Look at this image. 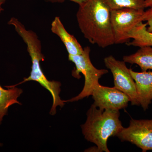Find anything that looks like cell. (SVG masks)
<instances>
[{
  "instance_id": "obj_1",
  "label": "cell",
  "mask_w": 152,
  "mask_h": 152,
  "mask_svg": "<svg viewBox=\"0 0 152 152\" xmlns=\"http://www.w3.org/2000/svg\"><path fill=\"white\" fill-rule=\"evenodd\" d=\"M76 16L81 31L91 43L103 48L115 44L111 11L104 0H87L79 5Z\"/></svg>"
},
{
  "instance_id": "obj_2",
  "label": "cell",
  "mask_w": 152,
  "mask_h": 152,
  "mask_svg": "<svg viewBox=\"0 0 152 152\" xmlns=\"http://www.w3.org/2000/svg\"><path fill=\"white\" fill-rule=\"evenodd\" d=\"M87 115L86 123L81 126L85 138L95 144L98 151L110 152L107 147L109 138L116 137L124 128L119 119V110H102L93 104Z\"/></svg>"
},
{
  "instance_id": "obj_3",
  "label": "cell",
  "mask_w": 152,
  "mask_h": 152,
  "mask_svg": "<svg viewBox=\"0 0 152 152\" xmlns=\"http://www.w3.org/2000/svg\"><path fill=\"white\" fill-rule=\"evenodd\" d=\"M22 39L27 46L28 53L29 54L32 61L31 71L30 76L24 78L23 81L18 84L6 88L15 87L25 82L34 81L37 82L42 86L46 89L50 93L53 99V104L50 114L54 115L56 112L57 106L62 107L64 105L66 101L62 100L60 98L61 83L56 81H50L44 75L41 67L40 62L43 61L45 57L42 53L41 41L34 32L32 31H27L21 36Z\"/></svg>"
},
{
  "instance_id": "obj_4",
  "label": "cell",
  "mask_w": 152,
  "mask_h": 152,
  "mask_svg": "<svg viewBox=\"0 0 152 152\" xmlns=\"http://www.w3.org/2000/svg\"><path fill=\"white\" fill-rule=\"evenodd\" d=\"M90 52L89 47H86L83 48V51L81 54L68 56L69 61L73 63L75 66L72 72V75L79 79L81 77L80 74H83L84 76L85 84L78 95L66 100V102H76L91 96L95 87L99 84V80L104 75L108 73L107 70L99 69L93 65L90 59Z\"/></svg>"
},
{
  "instance_id": "obj_5",
  "label": "cell",
  "mask_w": 152,
  "mask_h": 152,
  "mask_svg": "<svg viewBox=\"0 0 152 152\" xmlns=\"http://www.w3.org/2000/svg\"><path fill=\"white\" fill-rule=\"evenodd\" d=\"M144 10L124 8L111 11V21L115 44L128 43L129 35L143 22Z\"/></svg>"
},
{
  "instance_id": "obj_6",
  "label": "cell",
  "mask_w": 152,
  "mask_h": 152,
  "mask_svg": "<svg viewBox=\"0 0 152 152\" xmlns=\"http://www.w3.org/2000/svg\"><path fill=\"white\" fill-rule=\"evenodd\" d=\"M106 66L110 69L113 77L114 87L129 97L132 105H140L135 83L124 61L117 60L113 56L104 59Z\"/></svg>"
},
{
  "instance_id": "obj_7",
  "label": "cell",
  "mask_w": 152,
  "mask_h": 152,
  "mask_svg": "<svg viewBox=\"0 0 152 152\" xmlns=\"http://www.w3.org/2000/svg\"><path fill=\"white\" fill-rule=\"evenodd\" d=\"M116 137L134 144L142 152L152 151V119L132 118L129 126L123 128Z\"/></svg>"
},
{
  "instance_id": "obj_8",
  "label": "cell",
  "mask_w": 152,
  "mask_h": 152,
  "mask_svg": "<svg viewBox=\"0 0 152 152\" xmlns=\"http://www.w3.org/2000/svg\"><path fill=\"white\" fill-rule=\"evenodd\" d=\"M91 96L93 104L102 110H119L126 107L131 102L129 96L116 88L104 86L99 83L95 87Z\"/></svg>"
},
{
  "instance_id": "obj_9",
  "label": "cell",
  "mask_w": 152,
  "mask_h": 152,
  "mask_svg": "<svg viewBox=\"0 0 152 152\" xmlns=\"http://www.w3.org/2000/svg\"><path fill=\"white\" fill-rule=\"evenodd\" d=\"M130 72L135 83L140 105L144 110L148 108L152 100V72Z\"/></svg>"
},
{
  "instance_id": "obj_10",
  "label": "cell",
  "mask_w": 152,
  "mask_h": 152,
  "mask_svg": "<svg viewBox=\"0 0 152 152\" xmlns=\"http://www.w3.org/2000/svg\"><path fill=\"white\" fill-rule=\"evenodd\" d=\"M52 32L58 36L65 46L68 54L75 56L81 54L83 48L74 36L68 33L59 17H56L51 23Z\"/></svg>"
},
{
  "instance_id": "obj_11",
  "label": "cell",
  "mask_w": 152,
  "mask_h": 152,
  "mask_svg": "<svg viewBox=\"0 0 152 152\" xmlns=\"http://www.w3.org/2000/svg\"><path fill=\"white\" fill-rule=\"evenodd\" d=\"M140 48L134 53L124 56L123 60L125 63L137 65L142 72L152 70V47Z\"/></svg>"
},
{
  "instance_id": "obj_12",
  "label": "cell",
  "mask_w": 152,
  "mask_h": 152,
  "mask_svg": "<svg viewBox=\"0 0 152 152\" xmlns=\"http://www.w3.org/2000/svg\"><path fill=\"white\" fill-rule=\"evenodd\" d=\"M9 88L4 89L0 85V124L11 106L16 104H21L18 99L23 93V90L15 87Z\"/></svg>"
},
{
  "instance_id": "obj_13",
  "label": "cell",
  "mask_w": 152,
  "mask_h": 152,
  "mask_svg": "<svg viewBox=\"0 0 152 152\" xmlns=\"http://www.w3.org/2000/svg\"><path fill=\"white\" fill-rule=\"evenodd\" d=\"M147 24L142 22L138 25L129 35L130 39H133L132 42H128L127 45L141 48L152 47V33L147 30Z\"/></svg>"
},
{
  "instance_id": "obj_14",
  "label": "cell",
  "mask_w": 152,
  "mask_h": 152,
  "mask_svg": "<svg viewBox=\"0 0 152 152\" xmlns=\"http://www.w3.org/2000/svg\"><path fill=\"white\" fill-rule=\"evenodd\" d=\"M110 11L124 8L144 10L145 0H104Z\"/></svg>"
},
{
  "instance_id": "obj_15",
  "label": "cell",
  "mask_w": 152,
  "mask_h": 152,
  "mask_svg": "<svg viewBox=\"0 0 152 152\" xmlns=\"http://www.w3.org/2000/svg\"><path fill=\"white\" fill-rule=\"evenodd\" d=\"M143 21H147V30L152 33V7H150L146 11H145L143 16Z\"/></svg>"
},
{
  "instance_id": "obj_16",
  "label": "cell",
  "mask_w": 152,
  "mask_h": 152,
  "mask_svg": "<svg viewBox=\"0 0 152 152\" xmlns=\"http://www.w3.org/2000/svg\"><path fill=\"white\" fill-rule=\"evenodd\" d=\"M45 1L51 3H62L66 1V0H45ZM73 2L76 3V4H79V5H80L82 4H83L87 0H69Z\"/></svg>"
},
{
  "instance_id": "obj_17",
  "label": "cell",
  "mask_w": 152,
  "mask_h": 152,
  "mask_svg": "<svg viewBox=\"0 0 152 152\" xmlns=\"http://www.w3.org/2000/svg\"><path fill=\"white\" fill-rule=\"evenodd\" d=\"M145 6L146 8L151 7H152V0H145Z\"/></svg>"
},
{
  "instance_id": "obj_18",
  "label": "cell",
  "mask_w": 152,
  "mask_h": 152,
  "mask_svg": "<svg viewBox=\"0 0 152 152\" xmlns=\"http://www.w3.org/2000/svg\"><path fill=\"white\" fill-rule=\"evenodd\" d=\"M6 0H0V13L4 10L2 8V5L5 3Z\"/></svg>"
},
{
  "instance_id": "obj_19",
  "label": "cell",
  "mask_w": 152,
  "mask_h": 152,
  "mask_svg": "<svg viewBox=\"0 0 152 152\" xmlns=\"http://www.w3.org/2000/svg\"><path fill=\"white\" fill-rule=\"evenodd\" d=\"M3 145V144L0 143V147H1Z\"/></svg>"
}]
</instances>
